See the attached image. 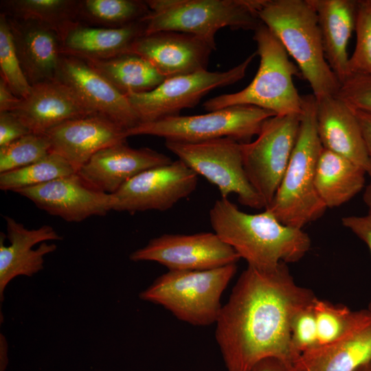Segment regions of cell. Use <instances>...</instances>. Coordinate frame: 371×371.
Returning a JSON list of instances; mask_svg holds the SVG:
<instances>
[{"instance_id":"e0dca14e","label":"cell","mask_w":371,"mask_h":371,"mask_svg":"<svg viewBox=\"0 0 371 371\" xmlns=\"http://www.w3.org/2000/svg\"><path fill=\"white\" fill-rule=\"evenodd\" d=\"M6 235H0V301L6 286L19 276H32L43 269L44 256L56 249L47 240L63 237L50 225L29 229L10 216H5Z\"/></svg>"},{"instance_id":"83f0119b","label":"cell","mask_w":371,"mask_h":371,"mask_svg":"<svg viewBox=\"0 0 371 371\" xmlns=\"http://www.w3.org/2000/svg\"><path fill=\"white\" fill-rule=\"evenodd\" d=\"M79 1L5 0L1 1V14L15 19L43 25L57 34L60 41L78 23Z\"/></svg>"},{"instance_id":"ee69618b","label":"cell","mask_w":371,"mask_h":371,"mask_svg":"<svg viewBox=\"0 0 371 371\" xmlns=\"http://www.w3.org/2000/svg\"><path fill=\"white\" fill-rule=\"evenodd\" d=\"M366 5L368 7L370 10L371 11V0H363Z\"/></svg>"},{"instance_id":"30bf717a","label":"cell","mask_w":371,"mask_h":371,"mask_svg":"<svg viewBox=\"0 0 371 371\" xmlns=\"http://www.w3.org/2000/svg\"><path fill=\"white\" fill-rule=\"evenodd\" d=\"M300 115L273 116L263 123L256 140L242 143L246 175L265 208L274 198L289 164L299 133Z\"/></svg>"},{"instance_id":"7bdbcfd3","label":"cell","mask_w":371,"mask_h":371,"mask_svg":"<svg viewBox=\"0 0 371 371\" xmlns=\"http://www.w3.org/2000/svg\"><path fill=\"white\" fill-rule=\"evenodd\" d=\"M356 371H371V362L361 366Z\"/></svg>"},{"instance_id":"277c9868","label":"cell","mask_w":371,"mask_h":371,"mask_svg":"<svg viewBox=\"0 0 371 371\" xmlns=\"http://www.w3.org/2000/svg\"><path fill=\"white\" fill-rule=\"evenodd\" d=\"M302 99L297 138L279 188L265 208L282 224L297 229L319 218L326 209L315 186L323 149L317 129L316 99L313 94Z\"/></svg>"},{"instance_id":"5b68a950","label":"cell","mask_w":371,"mask_h":371,"mask_svg":"<svg viewBox=\"0 0 371 371\" xmlns=\"http://www.w3.org/2000/svg\"><path fill=\"white\" fill-rule=\"evenodd\" d=\"M254 39L260 57L258 71L243 89L210 98L203 104L207 111L238 105L269 110L276 115L301 114L302 99L293 83L302 76L278 37L262 23L254 30Z\"/></svg>"},{"instance_id":"f1b7e54d","label":"cell","mask_w":371,"mask_h":371,"mask_svg":"<svg viewBox=\"0 0 371 371\" xmlns=\"http://www.w3.org/2000/svg\"><path fill=\"white\" fill-rule=\"evenodd\" d=\"M150 12L146 1L83 0L78 2V20L86 25L116 28L142 21Z\"/></svg>"},{"instance_id":"4dcf8cb0","label":"cell","mask_w":371,"mask_h":371,"mask_svg":"<svg viewBox=\"0 0 371 371\" xmlns=\"http://www.w3.org/2000/svg\"><path fill=\"white\" fill-rule=\"evenodd\" d=\"M76 172L63 157L52 152L31 165L0 173V189L16 192Z\"/></svg>"},{"instance_id":"d6986e66","label":"cell","mask_w":371,"mask_h":371,"mask_svg":"<svg viewBox=\"0 0 371 371\" xmlns=\"http://www.w3.org/2000/svg\"><path fill=\"white\" fill-rule=\"evenodd\" d=\"M171 161L164 154L149 148H133L124 142L98 151L77 173L91 187L112 194L139 173Z\"/></svg>"},{"instance_id":"9c48e42d","label":"cell","mask_w":371,"mask_h":371,"mask_svg":"<svg viewBox=\"0 0 371 371\" xmlns=\"http://www.w3.org/2000/svg\"><path fill=\"white\" fill-rule=\"evenodd\" d=\"M166 146L197 175L216 186L222 198L234 193L241 204L265 209L263 200L246 175L242 142L230 137L197 143L166 140Z\"/></svg>"},{"instance_id":"ab89813d","label":"cell","mask_w":371,"mask_h":371,"mask_svg":"<svg viewBox=\"0 0 371 371\" xmlns=\"http://www.w3.org/2000/svg\"><path fill=\"white\" fill-rule=\"evenodd\" d=\"M251 371H300L294 363L277 358H267L257 363Z\"/></svg>"},{"instance_id":"7a4b0ae2","label":"cell","mask_w":371,"mask_h":371,"mask_svg":"<svg viewBox=\"0 0 371 371\" xmlns=\"http://www.w3.org/2000/svg\"><path fill=\"white\" fill-rule=\"evenodd\" d=\"M209 214L214 233L245 260L248 267L258 270L269 271L282 262H297L311 247L306 233L282 224L267 209L247 214L221 197Z\"/></svg>"},{"instance_id":"8fae6325","label":"cell","mask_w":371,"mask_h":371,"mask_svg":"<svg viewBox=\"0 0 371 371\" xmlns=\"http://www.w3.org/2000/svg\"><path fill=\"white\" fill-rule=\"evenodd\" d=\"M256 52L225 71L207 69L166 78L151 91L126 95L141 123L179 115L183 109L195 106L211 90L241 80Z\"/></svg>"},{"instance_id":"4fadbf2b","label":"cell","mask_w":371,"mask_h":371,"mask_svg":"<svg viewBox=\"0 0 371 371\" xmlns=\"http://www.w3.org/2000/svg\"><path fill=\"white\" fill-rule=\"evenodd\" d=\"M129 258L156 262L168 271L207 270L236 264L240 259L214 232L163 234L132 252Z\"/></svg>"},{"instance_id":"7402d4cb","label":"cell","mask_w":371,"mask_h":371,"mask_svg":"<svg viewBox=\"0 0 371 371\" xmlns=\"http://www.w3.org/2000/svg\"><path fill=\"white\" fill-rule=\"evenodd\" d=\"M16 54L31 86L55 80L62 56L61 41L49 28L7 16Z\"/></svg>"},{"instance_id":"60d3db41","label":"cell","mask_w":371,"mask_h":371,"mask_svg":"<svg viewBox=\"0 0 371 371\" xmlns=\"http://www.w3.org/2000/svg\"><path fill=\"white\" fill-rule=\"evenodd\" d=\"M353 110L359 122L366 146L371 159V113Z\"/></svg>"},{"instance_id":"ba28073f","label":"cell","mask_w":371,"mask_h":371,"mask_svg":"<svg viewBox=\"0 0 371 371\" xmlns=\"http://www.w3.org/2000/svg\"><path fill=\"white\" fill-rule=\"evenodd\" d=\"M273 112L250 105H238L205 114L165 117L141 123L126 131V136L153 135L166 140L197 143L230 137L242 143L258 135L263 123L275 116Z\"/></svg>"},{"instance_id":"f6af8a7d","label":"cell","mask_w":371,"mask_h":371,"mask_svg":"<svg viewBox=\"0 0 371 371\" xmlns=\"http://www.w3.org/2000/svg\"><path fill=\"white\" fill-rule=\"evenodd\" d=\"M368 308L371 311V303L370 304V306H369Z\"/></svg>"},{"instance_id":"484cf974","label":"cell","mask_w":371,"mask_h":371,"mask_svg":"<svg viewBox=\"0 0 371 371\" xmlns=\"http://www.w3.org/2000/svg\"><path fill=\"white\" fill-rule=\"evenodd\" d=\"M366 173L351 160L323 148L315 169V189L326 208L338 207L363 188Z\"/></svg>"},{"instance_id":"f35d334b","label":"cell","mask_w":371,"mask_h":371,"mask_svg":"<svg viewBox=\"0 0 371 371\" xmlns=\"http://www.w3.org/2000/svg\"><path fill=\"white\" fill-rule=\"evenodd\" d=\"M21 98L12 91L5 80L0 78V112L14 111L19 106Z\"/></svg>"},{"instance_id":"d4e9b609","label":"cell","mask_w":371,"mask_h":371,"mask_svg":"<svg viewBox=\"0 0 371 371\" xmlns=\"http://www.w3.org/2000/svg\"><path fill=\"white\" fill-rule=\"evenodd\" d=\"M371 362V319L344 337L302 352L300 371H356Z\"/></svg>"},{"instance_id":"ffe728a7","label":"cell","mask_w":371,"mask_h":371,"mask_svg":"<svg viewBox=\"0 0 371 371\" xmlns=\"http://www.w3.org/2000/svg\"><path fill=\"white\" fill-rule=\"evenodd\" d=\"M316 123L324 148L351 160L368 172L371 159L352 108L335 95L316 99Z\"/></svg>"},{"instance_id":"836d02e7","label":"cell","mask_w":371,"mask_h":371,"mask_svg":"<svg viewBox=\"0 0 371 371\" xmlns=\"http://www.w3.org/2000/svg\"><path fill=\"white\" fill-rule=\"evenodd\" d=\"M355 31L356 43L348 62L350 76L371 75V11L364 1H358Z\"/></svg>"},{"instance_id":"9a60e30c","label":"cell","mask_w":371,"mask_h":371,"mask_svg":"<svg viewBox=\"0 0 371 371\" xmlns=\"http://www.w3.org/2000/svg\"><path fill=\"white\" fill-rule=\"evenodd\" d=\"M41 210L67 222H81L112 210L113 194L89 186L77 173L16 192Z\"/></svg>"},{"instance_id":"603a6c76","label":"cell","mask_w":371,"mask_h":371,"mask_svg":"<svg viewBox=\"0 0 371 371\" xmlns=\"http://www.w3.org/2000/svg\"><path fill=\"white\" fill-rule=\"evenodd\" d=\"M318 19L325 56L340 83L350 76L348 45L355 29L358 1L309 0Z\"/></svg>"},{"instance_id":"8d00e7d4","label":"cell","mask_w":371,"mask_h":371,"mask_svg":"<svg viewBox=\"0 0 371 371\" xmlns=\"http://www.w3.org/2000/svg\"><path fill=\"white\" fill-rule=\"evenodd\" d=\"M30 133L29 128L14 113L0 112V148Z\"/></svg>"},{"instance_id":"cb8c5ba5","label":"cell","mask_w":371,"mask_h":371,"mask_svg":"<svg viewBox=\"0 0 371 371\" xmlns=\"http://www.w3.org/2000/svg\"><path fill=\"white\" fill-rule=\"evenodd\" d=\"M143 21L129 25L110 28L77 23L61 42L62 55L82 59H109L131 54L133 43L145 34Z\"/></svg>"},{"instance_id":"6da1fadb","label":"cell","mask_w":371,"mask_h":371,"mask_svg":"<svg viewBox=\"0 0 371 371\" xmlns=\"http://www.w3.org/2000/svg\"><path fill=\"white\" fill-rule=\"evenodd\" d=\"M315 298L296 284L286 263L269 271L247 267L215 324L227 371H251L267 358L295 363L301 354L291 342V319Z\"/></svg>"},{"instance_id":"d6a6232c","label":"cell","mask_w":371,"mask_h":371,"mask_svg":"<svg viewBox=\"0 0 371 371\" xmlns=\"http://www.w3.org/2000/svg\"><path fill=\"white\" fill-rule=\"evenodd\" d=\"M0 70L1 78L7 83L15 95L25 98L32 86L22 69L16 54L8 19L0 14Z\"/></svg>"},{"instance_id":"d590c367","label":"cell","mask_w":371,"mask_h":371,"mask_svg":"<svg viewBox=\"0 0 371 371\" xmlns=\"http://www.w3.org/2000/svg\"><path fill=\"white\" fill-rule=\"evenodd\" d=\"M335 96L355 110L371 113V75L349 76Z\"/></svg>"},{"instance_id":"1f68e13d","label":"cell","mask_w":371,"mask_h":371,"mask_svg":"<svg viewBox=\"0 0 371 371\" xmlns=\"http://www.w3.org/2000/svg\"><path fill=\"white\" fill-rule=\"evenodd\" d=\"M50 153V144L45 134H27L0 148V173L31 165Z\"/></svg>"},{"instance_id":"7c38bea8","label":"cell","mask_w":371,"mask_h":371,"mask_svg":"<svg viewBox=\"0 0 371 371\" xmlns=\"http://www.w3.org/2000/svg\"><path fill=\"white\" fill-rule=\"evenodd\" d=\"M198 175L178 159L145 170L113 194L112 210L135 213L166 211L196 188Z\"/></svg>"},{"instance_id":"5bb4252c","label":"cell","mask_w":371,"mask_h":371,"mask_svg":"<svg viewBox=\"0 0 371 371\" xmlns=\"http://www.w3.org/2000/svg\"><path fill=\"white\" fill-rule=\"evenodd\" d=\"M56 79L68 87L93 113L126 131L141 124L127 97L83 59L62 55Z\"/></svg>"},{"instance_id":"f546056e","label":"cell","mask_w":371,"mask_h":371,"mask_svg":"<svg viewBox=\"0 0 371 371\" xmlns=\"http://www.w3.org/2000/svg\"><path fill=\"white\" fill-rule=\"evenodd\" d=\"M313 308L318 346L344 337L371 319L369 308L354 311L346 306L333 304L317 297L313 302Z\"/></svg>"},{"instance_id":"ac0fdd59","label":"cell","mask_w":371,"mask_h":371,"mask_svg":"<svg viewBox=\"0 0 371 371\" xmlns=\"http://www.w3.org/2000/svg\"><path fill=\"white\" fill-rule=\"evenodd\" d=\"M126 130L100 115L66 121L45 133L51 152L63 157L77 172L95 153L126 142Z\"/></svg>"},{"instance_id":"2e32d148","label":"cell","mask_w":371,"mask_h":371,"mask_svg":"<svg viewBox=\"0 0 371 371\" xmlns=\"http://www.w3.org/2000/svg\"><path fill=\"white\" fill-rule=\"evenodd\" d=\"M216 45L199 36L164 31L144 34L131 54L149 61L166 78L206 69Z\"/></svg>"},{"instance_id":"44dd1931","label":"cell","mask_w":371,"mask_h":371,"mask_svg":"<svg viewBox=\"0 0 371 371\" xmlns=\"http://www.w3.org/2000/svg\"><path fill=\"white\" fill-rule=\"evenodd\" d=\"M12 112L36 134H45L66 121L95 114L57 79L32 86L28 95Z\"/></svg>"},{"instance_id":"b9f144b4","label":"cell","mask_w":371,"mask_h":371,"mask_svg":"<svg viewBox=\"0 0 371 371\" xmlns=\"http://www.w3.org/2000/svg\"><path fill=\"white\" fill-rule=\"evenodd\" d=\"M367 173L370 177V181L366 186L363 194V201L368 207V215L371 218V167L368 170Z\"/></svg>"},{"instance_id":"52a82bcc","label":"cell","mask_w":371,"mask_h":371,"mask_svg":"<svg viewBox=\"0 0 371 371\" xmlns=\"http://www.w3.org/2000/svg\"><path fill=\"white\" fill-rule=\"evenodd\" d=\"M237 271L236 264L202 271H168L139 293L179 320L198 326L216 324L221 298Z\"/></svg>"},{"instance_id":"4316f807","label":"cell","mask_w":371,"mask_h":371,"mask_svg":"<svg viewBox=\"0 0 371 371\" xmlns=\"http://www.w3.org/2000/svg\"><path fill=\"white\" fill-rule=\"evenodd\" d=\"M83 60L125 95L151 91L166 79L149 61L137 54Z\"/></svg>"},{"instance_id":"8992f818","label":"cell","mask_w":371,"mask_h":371,"mask_svg":"<svg viewBox=\"0 0 371 371\" xmlns=\"http://www.w3.org/2000/svg\"><path fill=\"white\" fill-rule=\"evenodd\" d=\"M261 0H148L150 12L142 19L145 34L171 31L192 34L215 45L223 27L255 30L262 23Z\"/></svg>"},{"instance_id":"74e56055","label":"cell","mask_w":371,"mask_h":371,"mask_svg":"<svg viewBox=\"0 0 371 371\" xmlns=\"http://www.w3.org/2000/svg\"><path fill=\"white\" fill-rule=\"evenodd\" d=\"M344 226L363 240L371 254V218L366 216H349L341 219Z\"/></svg>"},{"instance_id":"e575fe53","label":"cell","mask_w":371,"mask_h":371,"mask_svg":"<svg viewBox=\"0 0 371 371\" xmlns=\"http://www.w3.org/2000/svg\"><path fill=\"white\" fill-rule=\"evenodd\" d=\"M314 300L293 315L291 322V339L295 349L300 354L318 346Z\"/></svg>"},{"instance_id":"3957f363","label":"cell","mask_w":371,"mask_h":371,"mask_svg":"<svg viewBox=\"0 0 371 371\" xmlns=\"http://www.w3.org/2000/svg\"><path fill=\"white\" fill-rule=\"evenodd\" d=\"M257 14L295 60L315 98L336 95L341 83L326 60L317 15L309 0H261Z\"/></svg>"}]
</instances>
